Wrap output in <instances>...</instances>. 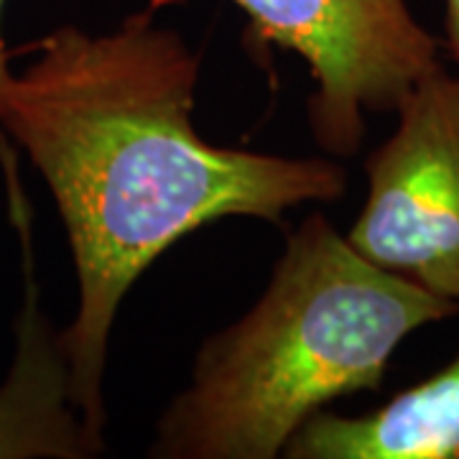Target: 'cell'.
Returning a JSON list of instances; mask_svg holds the SVG:
<instances>
[{"label": "cell", "mask_w": 459, "mask_h": 459, "mask_svg": "<svg viewBox=\"0 0 459 459\" xmlns=\"http://www.w3.org/2000/svg\"><path fill=\"white\" fill-rule=\"evenodd\" d=\"M148 0L117 31L59 26L13 74L0 128L49 186L62 214L80 307L62 329L72 401L105 429L102 377L115 316L138 276L179 238L222 217L279 225L304 202H334L344 166L222 148L195 128L199 54L159 26Z\"/></svg>", "instance_id": "1"}, {"label": "cell", "mask_w": 459, "mask_h": 459, "mask_svg": "<svg viewBox=\"0 0 459 459\" xmlns=\"http://www.w3.org/2000/svg\"><path fill=\"white\" fill-rule=\"evenodd\" d=\"M368 156V197L344 235L362 258L459 309V74L437 65Z\"/></svg>", "instance_id": "4"}, {"label": "cell", "mask_w": 459, "mask_h": 459, "mask_svg": "<svg viewBox=\"0 0 459 459\" xmlns=\"http://www.w3.org/2000/svg\"><path fill=\"white\" fill-rule=\"evenodd\" d=\"M0 16H3V0H0ZM13 82V72L8 66V51L3 44V33H0V115L5 108V95H8V87Z\"/></svg>", "instance_id": "8"}, {"label": "cell", "mask_w": 459, "mask_h": 459, "mask_svg": "<svg viewBox=\"0 0 459 459\" xmlns=\"http://www.w3.org/2000/svg\"><path fill=\"white\" fill-rule=\"evenodd\" d=\"M455 314V304L362 258L325 214H309L255 307L199 347L148 457H279L312 413L377 391L401 342Z\"/></svg>", "instance_id": "2"}, {"label": "cell", "mask_w": 459, "mask_h": 459, "mask_svg": "<svg viewBox=\"0 0 459 459\" xmlns=\"http://www.w3.org/2000/svg\"><path fill=\"white\" fill-rule=\"evenodd\" d=\"M446 5V47L457 65L459 74V0H444Z\"/></svg>", "instance_id": "7"}, {"label": "cell", "mask_w": 459, "mask_h": 459, "mask_svg": "<svg viewBox=\"0 0 459 459\" xmlns=\"http://www.w3.org/2000/svg\"><path fill=\"white\" fill-rule=\"evenodd\" d=\"M246 11L247 41L299 54L314 80L309 128L337 159L360 151L368 115L394 113L439 62V39L409 0H232Z\"/></svg>", "instance_id": "3"}, {"label": "cell", "mask_w": 459, "mask_h": 459, "mask_svg": "<svg viewBox=\"0 0 459 459\" xmlns=\"http://www.w3.org/2000/svg\"><path fill=\"white\" fill-rule=\"evenodd\" d=\"M289 459H459V355L427 380L360 416L312 413Z\"/></svg>", "instance_id": "6"}, {"label": "cell", "mask_w": 459, "mask_h": 459, "mask_svg": "<svg viewBox=\"0 0 459 459\" xmlns=\"http://www.w3.org/2000/svg\"><path fill=\"white\" fill-rule=\"evenodd\" d=\"M8 212L21 243L23 304L16 316V352L0 380V459H87L105 449L72 401V373L62 329L41 309L31 243V204L21 189L16 151L0 138Z\"/></svg>", "instance_id": "5"}]
</instances>
